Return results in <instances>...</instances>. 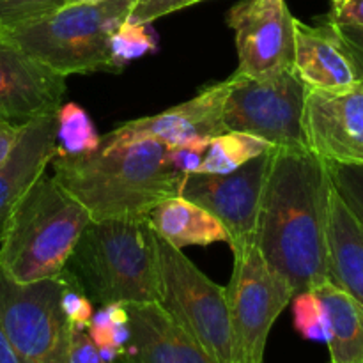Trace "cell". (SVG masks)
Returning <instances> with one entry per match:
<instances>
[{"label":"cell","mask_w":363,"mask_h":363,"mask_svg":"<svg viewBox=\"0 0 363 363\" xmlns=\"http://www.w3.org/2000/svg\"><path fill=\"white\" fill-rule=\"evenodd\" d=\"M332 179L311 149L277 147L262 190L255 247L294 294L328 282L326 223Z\"/></svg>","instance_id":"1"},{"label":"cell","mask_w":363,"mask_h":363,"mask_svg":"<svg viewBox=\"0 0 363 363\" xmlns=\"http://www.w3.org/2000/svg\"><path fill=\"white\" fill-rule=\"evenodd\" d=\"M53 179L89 211L92 222L147 218L167 197L177 195L183 174L170 162V147L140 140L89 155H57Z\"/></svg>","instance_id":"2"},{"label":"cell","mask_w":363,"mask_h":363,"mask_svg":"<svg viewBox=\"0 0 363 363\" xmlns=\"http://www.w3.org/2000/svg\"><path fill=\"white\" fill-rule=\"evenodd\" d=\"M91 223L87 209L43 172L14 206L2 241L0 268L18 284L55 279Z\"/></svg>","instance_id":"3"},{"label":"cell","mask_w":363,"mask_h":363,"mask_svg":"<svg viewBox=\"0 0 363 363\" xmlns=\"http://www.w3.org/2000/svg\"><path fill=\"white\" fill-rule=\"evenodd\" d=\"M92 303H156V234L147 218L103 220L85 227L66 264Z\"/></svg>","instance_id":"4"},{"label":"cell","mask_w":363,"mask_h":363,"mask_svg":"<svg viewBox=\"0 0 363 363\" xmlns=\"http://www.w3.org/2000/svg\"><path fill=\"white\" fill-rule=\"evenodd\" d=\"M135 0H101L64 6L50 16L4 30L0 39L64 74L117 73L108 43L130 18Z\"/></svg>","instance_id":"5"},{"label":"cell","mask_w":363,"mask_h":363,"mask_svg":"<svg viewBox=\"0 0 363 363\" xmlns=\"http://www.w3.org/2000/svg\"><path fill=\"white\" fill-rule=\"evenodd\" d=\"M160 296L156 303L215 363H236L225 287L206 277L179 248L156 236Z\"/></svg>","instance_id":"6"},{"label":"cell","mask_w":363,"mask_h":363,"mask_svg":"<svg viewBox=\"0 0 363 363\" xmlns=\"http://www.w3.org/2000/svg\"><path fill=\"white\" fill-rule=\"evenodd\" d=\"M223 103L227 131H241L269 142L273 147L308 149L303 135L307 85L296 71L272 78L234 73Z\"/></svg>","instance_id":"7"},{"label":"cell","mask_w":363,"mask_h":363,"mask_svg":"<svg viewBox=\"0 0 363 363\" xmlns=\"http://www.w3.org/2000/svg\"><path fill=\"white\" fill-rule=\"evenodd\" d=\"M66 280L18 284L0 268V326L20 363H67L69 323L60 307Z\"/></svg>","instance_id":"8"},{"label":"cell","mask_w":363,"mask_h":363,"mask_svg":"<svg viewBox=\"0 0 363 363\" xmlns=\"http://www.w3.org/2000/svg\"><path fill=\"white\" fill-rule=\"evenodd\" d=\"M236 363H264L269 332L291 303L294 289L273 272L257 247L234 255V269L225 287Z\"/></svg>","instance_id":"9"},{"label":"cell","mask_w":363,"mask_h":363,"mask_svg":"<svg viewBox=\"0 0 363 363\" xmlns=\"http://www.w3.org/2000/svg\"><path fill=\"white\" fill-rule=\"evenodd\" d=\"M273 151L250 160L233 172L183 174L179 181L177 195L202 206L223 223L234 255L255 245L259 208Z\"/></svg>","instance_id":"10"},{"label":"cell","mask_w":363,"mask_h":363,"mask_svg":"<svg viewBox=\"0 0 363 363\" xmlns=\"http://www.w3.org/2000/svg\"><path fill=\"white\" fill-rule=\"evenodd\" d=\"M230 80L218 82L202 89L197 96L179 103L156 116L128 121L110 133L103 135L99 149L124 147L140 140H156L170 149L194 147L208 149L211 138L225 133L223 103Z\"/></svg>","instance_id":"11"},{"label":"cell","mask_w":363,"mask_h":363,"mask_svg":"<svg viewBox=\"0 0 363 363\" xmlns=\"http://www.w3.org/2000/svg\"><path fill=\"white\" fill-rule=\"evenodd\" d=\"M238 74L272 78L294 69V16L286 0H241L227 13Z\"/></svg>","instance_id":"12"},{"label":"cell","mask_w":363,"mask_h":363,"mask_svg":"<svg viewBox=\"0 0 363 363\" xmlns=\"http://www.w3.org/2000/svg\"><path fill=\"white\" fill-rule=\"evenodd\" d=\"M303 135L323 162L363 165V82L340 92L307 89Z\"/></svg>","instance_id":"13"},{"label":"cell","mask_w":363,"mask_h":363,"mask_svg":"<svg viewBox=\"0 0 363 363\" xmlns=\"http://www.w3.org/2000/svg\"><path fill=\"white\" fill-rule=\"evenodd\" d=\"M66 89L64 74L0 39V121L25 126L57 113Z\"/></svg>","instance_id":"14"},{"label":"cell","mask_w":363,"mask_h":363,"mask_svg":"<svg viewBox=\"0 0 363 363\" xmlns=\"http://www.w3.org/2000/svg\"><path fill=\"white\" fill-rule=\"evenodd\" d=\"M294 71L307 89L350 91L363 82L362 69L333 23L307 25L294 18Z\"/></svg>","instance_id":"15"},{"label":"cell","mask_w":363,"mask_h":363,"mask_svg":"<svg viewBox=\"0 0 363 363\" xmlns=\"http://www.w3.org/2000/svg\"><path fill=\"white\" fill-rule=\"evenodd\" d=\"M130 340L117 363H215L158 303H126Z\"/></svg>","instance_id":"16"},{"label":"cell","mask_w":363,"mask_h":363,"mask_svg":"<svg viewBox=\"0 0 363 363\" xmlns=\"http://www.w3.org/2000/svg\"><path fill=\"white\" fill-rule=\"evenodd\" d=\"M57 152V113L30 121L13 155L0 167V241L16 202L27 188L46 172V167Z\"/></svg>","instance_id":"17"},{"label":"cell","mask_w":363,"mask_h":363,"mask_svg":"<svg viewBox=\"0 0 363 363\" xmlns=\"http://www.w3.org/2000/svg\"><path fill=\"white\" fill-rule=\"evenodd\" d=\"M328 280L363 303V222L332 184L326 223Z\"/></svg>","instance_id":"18"},{"label":"cell","mask_w":363,"mask_h":363,"mask_svg":"<svg viewBox=\"0 0 363 363\" xmlns=\"http://www.w3.org/2000/svg\"><path fill=\"white\" fill-rule=\"evenodd\" d=\"M147 223L152 233L172 247H208L227 243L230 238L223 223L202 206L188 201L183 195H172L160 201L149 211Z\"/></svg>","instance_id":"19"},{"label":"cell","mask_w":363,"mask_h":363,"mask_svg":"<svg viewBox=\"0 0 363 363\" xmlns=\"http://www.w3.org/2000/svg\"><path fill=\"white\" fill-rule=\"evenodd\" d=\"M314 293L328 318L330 363H363V303L330 280Z\"/></svg>","instance_id":"20"},{"label":"cell","mask_w":363,"mask_h":363,"mask_svg":"<svg viewBox=\"0 0 363 363\" xmlns=\"http://www.w3.org/2000/svg\"><path fill=\"white\" fill-rule=\"evenodd\" d=\"M273 145L254 135L241 131H225L211 138L202 163L195 174H227L240 169L250 160L273 151Z\"/></svg>","instance_id":"21"},{"label":"cell","mask_w":363,"mask_h":363,"mask_svg":"<svg viewBox=\"0 0 363 363\" xmlns=\"http://www.w3.org/2000/svg\"><path fill=\"white\" fill-rule=\"evenodd\" d=\"M57 155H89L98 151L101 135L96 131L94 123L77 103L69 101L57 110Z\"/></svg>","instance_id":"22"},{"label":"cell","mask_w":363,"mask_h":363,"mask_svg":"<svg viewBox=\"0 0 363 363\" xmlns=\"http://www.w3.org/2000/svg\"><path fill=\"white\" fill-rule=\"evenodd\" d=\"M151 25L152 23H138V21L126 20L116 28L110 38L108 48L117 73H121L131 60L140 59V57L155 53L158 50V35Z\"/></svg>","instance_id":"23"},{"label":"cell","mask_w":363,"mask_h":363,"mask_svg":"<svg viewBox=\"0 0 363 363\" xmlns=\"http://www.w3.org/2000/svg\"><path fill=\"white\" fill-rule=\"evenodd\" d=\"M293 318L294 328L303 339L314 340V342H325L328 340V318L314 289L303 291L293 296Z\"/></svg>","instance_id":"24"},{"label":"cell","mask_w":363,"mask_h":363,"mask_svg":"<svg viewBox=\"0 0 363 363\" xmlns=\"http://www.w3.org/2000/svg\"><path fill=\"white\" fill-rule=\"evenodd\" d=\"M67 0H0V28L13 30L50 16Z\"/></svg>","instance_id":"25"},{"label":"cell","mask_w":363,"mask_h":363,"mask_svg":"<svg viewBox=\"0 0 363 363\" xmlns=\"http://www.w3.org/2000/svg\"><path fill=\"white\" fill-rule=\"evenodd\" d=\"M326 167L337 194L363 222V165H340L326 162Z\"/></svg>","instance_id":"26"},{"label":"cell","mask_w":363,"mask_h":363,"mask_svg":"<svg viewBox=\"0 0 363 363\" xmlns=\"http://www.w3.org/2000/svg\"><path fill=\"white\" fill-rule=\"evenodd\" d=\"M62 275L64 280H66L62 296H60V307H62L64 315H66L69 326L87 330V326L91 325L92 315H94L92 301L89 300L87 294L78 287V284L74 282L73 277H71L66 269L62 272Z\"/></svg>","instance_id":"27"},{"label":"cell","mask_w":363,"mask_h":363,"mask_svg":"<svg viewBox=\"0 0 363 363\" xmlns=\"http://www.w3.org/2000/svg\"><path fill=\"white\" fill-rule=\"evenodd\" d=\"M201 2H206V0H135L128 20L138 21V23H152L167 14L177 13Z\"/></svg>","instance_id":"28"},{"label":"cell","mask_w":363,"mask_h":363,"mask_svg":"<svg viewBox=\"0 0 363 363\" xmlns=\"http://www.w3.org/2000/svg\"><path fill=\"white\" fill-rule=\"evenodd\" d=\"M67 363H108L103 360L98 346L85 328L69 326L67 337Z\"/></svg>","instance_id":"29"},{"label":"cell","mask_w":363,"mask_h":363,"mask_svg":"<svg viewBox=\"0 0 363 363\" xmlns=\"http://www.w3.org/2000/svg\"><path fill=\"white\" fill-rule=\"evenodd\" d=\"M328 14L323 20L335 25L363 27V0H330Z\"/></svg>","instance_id":"30"},{"label":"cell","mask_w":363,"mask_h":363,"mask_svg":"<svg viewBox=\"0 0 363 363\" xmlns=\"http://www.w3.org/2000/svg\"><path fill=\"white\" fill-rule=\"evenodd\" d=\"M204 152L206 149L194 147V145L170 149V162H172V167L177 172L195 174L199 170V167H201Z\"/></svg>","instance_id":"31"},{"label":"cell","mask_w":363,"mask_h":363,"mask_svg":"<svg viewBox=\"0 0 363 363\" xmlns=\"http://www.w3.org/2000/svg\"><path fill=\"white\" fill-rule=\"evenodd\" d=\"M27 126V124H25ZM25 126H18V124L6 123V121H0V167L9 160V156L13 155L14 147L20 142L21 133H23Z\"/></svg>","instance_id":"32"},{"label":"cell","mask_w":363,"mask_h":363,"mask_svg":"<svg viewBox=\"0 0 363 363\" xmlns=\"http://www.w3.org/2000/svg\"><path fill=\"white\" fill-rule=\"evenodd\" d=\"M335 27L337 30H339L340 38L344 39V43H346L351 48V52H353L363 77V27H350V25H335Z\"/></svg>","instance_id":"33"},{"label":"cell","mask_w":363,"mask_h":363,"mask_svg":"<svg viewBox=\"0 0 363 363\" xmlns=\"http://www.w3.org/2000/svg\"><path fill=\"white\" fill-rule=\"evenodd\" d=\"M0 363H20L16 351L11 346L9 339L0 326Z\"/></svg>","instance_id":"34"},{"label":"cell","mask_w":363,"mask_h":363,"mask_svg":"<svg viewBox=\"0 0 363 363\" xmlns=\"http://www.w3.org/2000/svg\"><path fill=\"white\" fill-rule=\"evenodd\" d=\"M91 2H101V0H67L66 6H73V4H91Z\"/></svg>","instance_id":"35"},{"label":"cell","mask_w":363,"mask_h":363,"mask_svg":"<svg viewBox=\"0 0 363 363\" xmlns=\"http://www.w3.org/2000/svg\"><path fill=\"white\" fill-rule=\"evenodd\" d=\"M2 32H4V30H2V28H0V35H2Z\"/></svg>","instance_id":"36"}]
</instances>
